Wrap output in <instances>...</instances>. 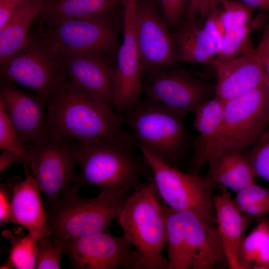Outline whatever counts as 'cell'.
Instances as JSON below:
<instances>
[{
    "instance_id": "ee69618b",
    "label": "cell",
    "mask_w": 269,
    "mask_h": 269,
    "mask_svg": "<svg viewBox=\"0 0 269 269\" xmlns=\"http://www.w3.org/2000/svg\"><path fill=\"white\" fill-rule=\"evenodd\" d=\"M264 67L267 77L269 80V57L264 60Z\"/></svg>"
},
{
    "instance_id": "4fadbf2b",
    "label": "cell",
    "mask_w": 269,
    "mask_h": 269,
    "mask_svg": "<svg viewBox=\"0 0 269 269\" xmlns=\"http://www.w3.org/2000/svg\"><path fill=\"white\" fill-rule=\"evenodd\" d=\"M155 0H137L134 7V31L144 75L171 68L178 57L170 33Z\"/></svg>"
},
{
    "instance_id": "d590c367",
    "label": "cell",
    "mask_w": 269,
    "mask_h": 269,
    "mask_svg": "<svg viewBox=\"0 0 269 269\" xmlns=\"http://www.w3.org/2000/svg\"><path fill=\"white\" fill-rule=\"evenodd\" d=\"M13 177L9 178L7 183L0 185V226L9 222L10 210L13 188Z\"/></svg>"
},
{
    "instance_id": "e575fe53",
    "label": "cell",
    "mask_w": 269,
    "mask_h": 269,
    "mask_svg": "<svg viewBox=\"0 0 269 269\" xmlns=\"http://www.w3.org/2000/svg\"><path fill=\"white\" fill-rule=\"evenodd\" d=\"M168 25L174 26L180 20L188 0H156Z\"/></svg>"
},
{
    "instance_id": "5b68a950",
    "label": "cell",
    "mask_w": 269,
    "mask_h": 269,
    "mask_svg": "<svg viewBox=\"0 0 269 269\" xmlns=\"http://www.w3.org/2000/svg\"><path fill=\"white\" fill-rule=\"evenodd\" d=\"M79 188L73 185L46 211L51 234L65 245L72 239L108 230L131 194L105 190L87 198L80 196Z\"/></svg>"
},
{
    "instance_id": "7a4b0ae2",
    "label": "cell",
    "mask_w": 269,
    "mask_h": 269,
    "mask_svg": "<svg viewBox=\"0 0 269 269\" xmlns=\"http://www.w3.org/2000/svg\"><path fill=\"white\" fill-rule=\"evenodd\" d=\"M135 146L133 138L76 141L75 156L80 168L76 185L130 194L143 179L152 178Z\"/></svg>"
},
{
    "instance_id": "8992f818",
    "label": "cell",
    "mask_w": 269,
    "mask_h": 269,
    "mask_svg": "<svg viewBox=\"0 0 269 269\" xmlns=\"http://www.w3.org/2000/svg\"><path fill=\"white\" fill-rule=\"evenodd\" d=\"M269 125V86L258 87L224 102L221 126L199 169L226 152L252 147Z\"/></svg>"
},
{
    "instance_id": "2e32d148",
    "label": "cell",
    "mask_w": 269,
    "mask_h": 269,
    "mask_svg": "<svg viewBox=\"0 0 269 269\" xmlns=\"http://www.w3.org/2000/svg\"><path fill=\"white\" fill-rule=\"evenodd\" d=\"M60 58L71 81L114 108L116 58L96 53Z\"/></svg>"
},
{
    "instance_id": "f1b7e54d",
    "label": "cell",
    "mask_w": 269,
    "mask_h": 269,
    "mask_svg": "<svg viewBox=\"0 0 269 269\" xmlns=\"http://www.w3.org/2000/svg\"><path fill=\"white\" fill-rule=\"evenodd\" d=\"M0 149L14 153L20 158L23 165H28L29 153L27 148L18 135L1 104H0Z\"/></svg>"
},
{
    "instance_id": "74e56055",
    "label": "cell",
    "mask_w": 269,
    "mask_h": 269,
    "mask_svg": "<svg viewBox=\"0 0 269 269\" xmlns=\"http://www.w3.org/2000/svg\"><path fill=\"white\" fill-rule=\"evenodd\" d=\"M15 162L22 164L21 160L15 154L6 150H2L0 155V174H2L5 169L11 166Z\"/></svg>"
},
{
    "instance_id": "ba28073f",
    "label": "cell",
    "mask_w": 269,
    "mask_h": 269,
    "mask_svg": "<svg viewBox=\"0 0 269 269\" xmlns=\"http://www.w3.org/2000/svg\"><path fill=\"white\" fill-rule=\"evenodd\" d=\"M1 78L24 87L47 101L69 79L60 58L40 35L0 64Z\"/></svg>"
},
{
    "instance_id": "6da1fadb",
    "label": "cell",
    "mask_w": 269,
    "mask_h": 269,
    "mask_svg": "<svg viewBox=\"0 0 269 269\" xmlns=\"http://www.w3.org/2000/svg\"><path fill=\"white\" fill-rule=\"evenodd\" d=\"M50 137L87 141L133 138L123 128L122 114L69 79L47 101Z\"/></svg>"
},
{
    "instance_id": "7bdbcfd3",
    "label": "cell",
    "mask_w": 269,
    "mask_h": 269,
    "mask_svg": "<svg viewBox=\"0 0 269 269\" xmlns=\"http://www.w3.org/2000/svg\"><path fill=\"white\" fill-rule=\"evenodd\" d=\"M137 0H121L123 6L124 7L134 5Z\"/></svg>"
},
{
    "instance_id": "603a6c76",
    "label": "cell",
    "mask_w": 269,
    "mask_h": 269,
    "mask_svg": "<svg viewBox=\"0 0 269 269\" xmlns=\"http://www.w3.org/2000/svg\"><path fill=\"white\" fill-rule=\"evenodd\" d=\"M207 178L214 184L238 192L255 183L256 176L248 157L243 151H232L212 158Z\"/></svg>"
},
{
    "instance_id": "3957f363",
    "label": "cell",
    "mask_w": 269,
    "mask_h": 269,
    "mask_svg": "<svg viewBox=\"0 0 269 269\" xmlns=\"http://www.w3.org/2000/svg\"><path fill=\"white\" fill-rule=\"evenodd\" d=\"M159 199L152 178L144 180L131 193L116 219L139 256L138 269H169L163 256L166 207Z\"/></svg>"
},
{
    "instance_id": "ac0fdd59",
    "label": "cell",
    "mask_w": 269,
    "mask_h": 269,
    "mask_svg": "<svg viewBox=\"0 0 269 269\" xmlns=\"http://www.w3.org/2000/svg\"><path fill=\"white\" fill-rule=\"evenodd\" d=\"M216 72L215 96L224 102L264 85L269 86L263 61L254 49L232 59L213 62Z\"/></svg>"
},
{
    "instance_id": "52a82bcc",
    "label": "cell",
    "mask_w": 269,
    "mask_h": 269,
    "mask_svg": "<svg viewBox=\"0 0 269 269\" xmlns=\"http://www.w3.org/2000/svg\"><path fill=\"white\" fill-rule=\"evenodd\" d=\"M151 172L160 198L177 212L193 213L203 222L215 223L212 183L198 174L184 172L140 150Z\"/></svg>"
},
{
    "instance_id": "f35d334b",
    "label": "cell",
    "mask_w": 269,
    "mask_h": 269,
    "mask_svg": "<svg viewBox=\"0 0 269 269\" xmlns=\"http://www.w3.org/2000/svg\"><path fill=\"white\" fill-rule=\"evenodd\" d=\"M254 51L263 62L269 57V30L263 36Z\"/></svg>"
},
{
    "instance_id": "83f0119b",
    "label": "cell",
    "mask_w": 269,
    "mask_h": 269,
    "mask_svg": "<svg viewBox=\"0 0 269 269\" xmlns=\"http://www.w3.org/2000/svg\"><path fill=\"white\" fill-rule=\"evenodd\" d=\"M220 16L225 32L251 23L254 10L238 0H221Z\"/></svg>"
},
{
    "instance_id": "30bf717a",
    "label": "cell",
    "mask_w": 269,
    "mask_h": 269,
    "mask_svg": "<svg viewBox=\"0 0 269 269\" xmlns=\"http://www.w3.org/2000/svg\"><path fill=\"white\" fill-rule=\"evenodd\" d=\"M75 145V140L50 137L39 144L27 147L28 166L45 195L47 208L77 183Z\"/></svg>"
},
{
    "instance_id": "b9f144b4",
    "label": "cell",
    "mask_w": 269,
    "mask_h": 269,
    "mask_svg": "<svg viewBox=\"0 0 269 269\" xmlns=\"http://www.w3.org/2000/svg\"><path fill=\"white\" fill-rule=\"evenodd\" d=\"M254 9L269 12V0H239Z\"/></svg>"
},
{
    "instance_id": "7c38bea8",
    "label": "cell",
    "mask_w": 269,
    "mask_h": 269,
    "mask_svg": "<svg viewBox=\"0 0 269 269\" xmlns=\"http://www.w3.org/2000/svg\"><path fill=\"white\" fill-rule=\"evenodd\" d=\"M63 253L75 269H138L139 256L126 236L108 230L72 239Z\"/></svg>"
},
{
    "instance_id": "d4e9b609",
    "label": "cell",
    "mask_w": 269,
    "mask_h": 269,
    "mask_svg": "<svg viewBox=\"0 0 269 269\" xmlns=\"http://www.w3.org/2000/svg\"><path fill=\"white\" fill-rule=\"evenodd\" d=\"M178 58L193 64H212L218 51L216 45L195 21L187 19L173 35Z\"/></svg>"
},
{
    "instance_id": "ffe728a7",
    "label": "cell",
    "mask_w": 269,
    "mask_h": 269,
    "mask_svg": "<svg viewBox=\"0 0 269 269\" xmlns=\"http://www.w3.org/2000/svg\"><path fill=\"white\" fill-rule=\"evenodd\" d=\"M215 224L220 235L228 267L240 269L238 251L246 228L244 213L226 188L222 186L214 197Z\"/></svg>"
},
{
    "instance_id": "60d3db41",
    "label": "cell",
    "mask_w": 269,
    "mask_h": 269,
    "mask_svg": "<svg viewBox=\"0 0 269 269\" xmlns=\"http://www.w3.org/2000/svg\"><path fill=\"white\" fill-rule=\"evenodd\" d=\"M202 0H188L186 10L187 19L195 21L196 16L198 15Z\"/></svg>"
},
{
    "instance_id": "4316f807",
    "label": "cell",
    "mask_w": 269,
    "mask_h": 269,
    "mask_svg": "<svg viewBox=\"0 0 269 269\" xmlns=\"http://www.w3.org/2000/svg\"><path fill=\"white\" fill-rule=\"evenodd\" d=\"M1 236L9 242L10 249L7 262L12 269H35L38 239L30 233L19 236L8 229L3 230Z\"/></svg>"
},
{
    "instance_id": "5bb4252c",
    "label": "cell",
    "mask_w": 269,
    "mask_h": 269,
    "mask_svg": "<svg viewBox=\"0 0 269 269\" xmlns=\"http://www.w3.org/2000/svg\"><path fill=\"white\" fill-rule=\"evenodd\" d=\"M0 104L26 147L50 137L45 99L1 78Z\"/></svg>"
},
{
    "instance_id": "ab89813d",
    "label": "cell",
    "mask_w": 269,
    "mask_h": 269,
    "mask_svg": "<svg viewBox=\"0 0 269 269\" xmlns=\"http://www.w3.org/2000/svg\"><path fill=\"white\" fill-rule=\"evenodd\" d=\"M221 0H202L198 15L201 18L206 17L207 15L219 5Z\"/></svg>"
},
{
    "instance_id": "9c48e42d",
    "label": "cell",
    "mask_w": 269,
    "mask_h": 269,
    "mask_svg": "<svg viewBox=\"0 0 269 269\" xmlns=\"http://www.w3.org/2000/svg\"><path fill=\"white\" fill-rule=\"evenodd\" d=\"M40 36L59 57L96 53L116 58L120 45L115 16L63 21L46 26Z\"/></svg>"
},
{
    "instance_id": "484cf974",
    "label": "cell",
    "mask_w": 269,
    "mask_h": 269,
    "mask_svg": "<svg viewBox=\"0 0 269 269\" xmlns=\"http://www.w3.org/2000/svg\"><path fill=\"white\" fill-rule=\"evenodd\" d=\"M240 269H269V222H260L241 243Z\"/></svg>"
},
{
    "instance_id": "836d02e7",
    "label": "cell",
    "mask_w": 269,
    "mask_h": 269,
    "mask_svg": "<svg viewBox=\"0 0 269 269\" xmlns=\"http://www.w3.org/2000/svg\"><path fill=\"white\" fill-rule=\"evenodd\" d=\"M205 18L203 28L214 43L218 52L225 33L218 7L210 12Z\"/></svg>"
},
{
    "instance_id": "7402d4cb",
    "label": "cell",
    "mask_w": 269,
    "mask_h": 269,
    "mask_svg": "<svg viewBox=\"0 0 269 269\" xmlns=\"http://www.w3.org/2000/svg\"><path fill=\"white\" fill-rule=\"evenodd\" d=\"M44 0H19L14 13L0 29V64L10 59L27 42L31 24Z\"/></svg>"
},
{
    "instance_id": "d6986e66",
    "label": "cell",
    "mask_w": 269,
    "mask_h": 269,
    "mask_svg": "<svg viewBox=\"0 0 269 269\" xmlns=\"http://www.w3.org/2000/svg\"><path fill=\"white\" fill-rule=\"evenodd\" d=\"M25 175L22 180L13 177V195L9 222L20 225L37 239L51 234L40 190L27 165H23Z\"/></svg>"
},
{
    "instance_id": "e0dca14e",
    "label": "cell",
    "mask_w": 269,
    "mask_h": 269,
    "mask_svg": "<svg viewBox=\"0 0 269 269\" xmlns=\"http://www.w3.org/2000/svg\"><path fill=\"white\" fill-rule=\"evenodd\" d=\"M182 242L188 269H209L227 264L216 227L188 212H180Z\"/></svg>"
},
{
    "instance_id": "f546056e",
    "label": "cell",
    "mask_w": 269,
    "mask_h": 269,
    "mask_svg": "<svg viewBox=\"0 0 269 269\" xmlns=\"http://www.w3.org/2000/svg\"><path fill=\"white\" fill-rule=\"evenodd\" d=\"M65 245L53 236L44 235L38 240L36 269H59Z\"/></svg>"
},
{
    "instance_id": "1f68e13d",
    "label": "cell",
    "mask_w": 269,
    "mask_h": 269,
    "mask_svg": "<svg viewBox=\"0 0 269 269\" xmlns=\"http://www.w3.org/2000/svg\"><path fill=\"white\" fill-rule=\"evenodd\" d=\"M252 147L247 157L255 173L269 183V130H266Z\"/></svg>"
},
{
    "instance_id": "4dcf8cb0",
    "label": "cell",
    "mask_w": 269,
    "mask_h": 269,
    "mask_svg": "<svg viewBox=\"0 0 269 269\" xmlns=\"http://www.w3.org/2000/svg\"><path fill=\"white\" fill-rule=\"evenodd\" d=\"M251 23L241 28L225 32L219 50L213 62H223L240 55L248 41Z\"/></svg>"
},
{
    "instance_id": "cb8c5ba5",
    "label": "cell",
    "mask_w": 269,
    "mask_h": 269,
    "mask_svg": "<svg viewBox=\"0 0 269 269\" xmlns=\"http://www.w3.org/2000/svg\"><path fill=\"white\" fill-rule=\"evenodd\" d=\"M224 102L215 96L203 103L194 113L193 126L198 133L191 160V173L198 174L204 155L215 140L224 114Z\"/></svg>"
},
{
    "instance_id": "9a60e30c",
    "label": "cell",
    "mask_w": 269,
    "mask_h": 269,
    "mask_svg": "<svg viewBox=\"0 0 269 269\" xmlns=\"http://www.w3.org/2000/svg\"><path fill=\"white\" fill-rule=\"evenodd\" d=\"M134 5L124 7L123 39L116 57L114 108L120 114L142 94L144 71L134 35Z\"/></svg>"
},
{
    "instance_id": "277c9868",
    "label": "cell",
    "mask_w": 269,
    "mask_h": 269,
    "mask_svg": "<svg viewBox=\"0 0 269 269\" xmlns=\"http://www.w3.org/2000/svg\"><path fill=\"white\" fill-rule=\"evenodd\" d=\"M122 115L140 150L173 166L184 155L188 142L184 115L146 97Z\"/></svg>"
},
{
    "instance_id": "d6a6232c",
    "label": "cell",
    "mask_w": 269,
    "mask_h": 269,
    "mask_svg": "<svg viewBox=\"0 0 269 269\" xmlns=\"http://www.w3.org/2000/svg\"><path fill=\"white\" fill-rule=\"evenodd\" d=\"M243 212L247 210L269 205V188H264L256 183L237 193L234 199Z\"/></svg>"
},
{
    "instance_id": "8fae6325",
    "label": "cell",
    "mask_w": 269,
    "mask_h": 269,
    "mask_svg": "<svg viewBox=\"0 0 269 269\" xmlns=\"http://www.w3.org/2000/svg\"><path fill=\"white\" fill-rule=\"evenodd\" d=\"M206 80L182 69L169 68L145 75L142 94L165 107L185 116L194 113L215 94Z\"/></svg>"
},
{
    "instance_id": "44dd1931",
    "label": "cell",
    "mask_w": 269,
    "mask_h": 269,
    "mask_svg": "<svg viewBox=\"0 0 269 269\" xmlns=\"http://www.w3.org/2000/svg\"><path fill=\"white\" fill-rule=\"evenodd\" d=\"M121 0H44L39 13L46 26L69 20L115 16Z\"/></svg>"
},
{
    "instance_id": "8d00e7d4",
    "label": "cell",
    "mask_w": 269,
    "mask_h": 269,
    "mask_svg": "<svg viewBox=\"0 0 269 269\" xmlns=\"http://www.w3.org/2000/svg\"><path fill=\"white\" fill-rule=\"evenodd\" d=\"M19 1V0H0V29L11 18Z\"/></svg>"
}]
</instances>
